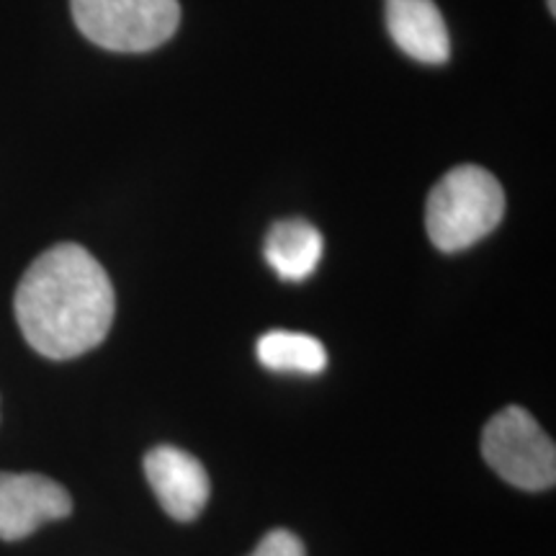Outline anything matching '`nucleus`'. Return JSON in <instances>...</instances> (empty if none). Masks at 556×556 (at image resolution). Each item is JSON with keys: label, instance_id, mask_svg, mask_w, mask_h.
I'll list each match as a JSON object with an SVG mask.
<instances>
[{"label": "nucleus", "instance_id": "nucleus-1", "mask_svg": "<svg viewBox=\"0 0 556 556\" xmlns=\"http://www.w3.org/2000/svg\"><path fill=\"white\" fill-rule=\"evenodd\" d=\"M13 307L34 351L67 361L106 340L116 296L109 274L86 248L60 242L26 268Z\"/></svg>", "mask_w": 556, "mask_h": 556}, {"label": "nucleus", "instance_id": "nucleus-2", "mask_svg": "<svg viewBox=\"0 0 556 556\" xmlns=\"http://www.w3.org/2000/svg\"><path fill=\"white\" fill-rule=\"evenodd\" d=\"M505 217V191L490 170L458 165L433 186L426 206L428 238L443 253L477 245Z\"/></svg>", "mask_w": 556, "mask_h": 556}, {"label": "nucleus", "instance_id": "nucleus-3", "mask_svg": "<svg viewBox=\"0 0 556 556\" xmlns=\"http://www.w3.org/2000/svg\"><path fill=\"white\" fill-rule=\"evenodd\" d=\"M83 37L111 52H150L180 24L178 0H70Z\"/></svg>", "mask_w": 556, "mask_h": 556}, {"label": "nucleus", "instance_id": "nucleus-4", "mask_svg": "<svg viewBox=\"0 0 556 556\" xmlns=\"http://www.w3.org/2000/svg\"><path fill=\"white\" fill-rule=\"evenodd\" d=\"M482 456L507 484L526 492L552 490L556 448L546 430L523 407H505L484 426Z\"/></svg>", "mask_w": 556, "mask_h": 556}, {"label": "nucleus", "instance_id": "nucleus-5", "mask_svg": "<svg viewBox=\"0 0 556 556\" xmlns=\"http://www.w3.org/2000/svg\"><path fill=\"white\" fill-rule=\"evenodd\" d=\"M73 497L45 475L0 471V539L18 541L31 536L39 526L67 518Z\"/></svg>", "mask_w": 556, "mask_h": 556}, {"label": "nucleus", "instance_id": "nucleus-6", "mask_svg": "<svg viewBox=\"0 0 556 556\" xmlns=\"http://www.w3.org/2000/svg\"><path fill=\"white\" fill-rule=\"evenodd\" d=\"M144 475L163 505L176 520H197L208 503V475L204 464L189 451L176 446H155L144 456Z\"/></svg>", "mask_w": 556, "mask_h": 556}, {"label": "nucleus", "instance_id": "nucleus-7", "mask_svg": "<svg viewBox=\"0 0 556 556\" xmlns=\"http://www.w3.org/2000/svg\"><path fill=\"white\" fill-rule=\"evenodd\" d=\"M387 29L402 52L426 65H441L451 54L443 13L433 0H387Z\"/></svg>", "mask_w": 556, "mask_h": 556}, {"label": "nucleus", "instance_id": "nucleus-8", "mask_svg": "<svg viewBox=\"0 0 556 556\" xmlns=\"http://www.w3.org/2000/svg\"><path fill=\"white\" fill-rule=\"evenodd\" d=\"M323 235L307 219H283L270 227L266 248L268 266L276 270L278 278L289 283H299L315 274L323 261Z\"/></svg>", "mask_w": 556, "mask_h": 556}, {"label": "nucleus", "instance_id": "nucleus-9", "mask_svg": "<svg viewBox=\"0 0 556 556\" xmlns=\"http://www.w3.org/2000/svg\"><path fill=\"white\" fill-rule=\"evenodd\" d=\"M258 361L270 371L319 374L328 366V351L307 332L270 330L258 340Z\"/></svg>", "mask_w": 556, "mask_h": 556}, {"label": "nucleus", "instance_id": "nucleus-10", "mask_svg": "<svg viewBox=\"0 0 556 556\" xmlns=\"http://www.w3.org/2000/svg\"><path fill=\"white\" fill-rule=\"evenodd\" d=\"M250 556H307L302 539L287 531V528H274Z\"/></svg>", "mask_w": 556, "mask_h": 556}, {"label": "nucleus", "instance_id": "nucleus-11", "mask_svg": "<svg viewBox=\"0 0 556 556\" xmlns=\"http://www.w3.org/2000/svg\"><path fill=\"white\" fill-rule=\"evenodd\" d=\"M548 11H552V13L556 11V0H548Z\"/></svg>", "mask_w": 556, "mask_h": 556}]
</instances>
